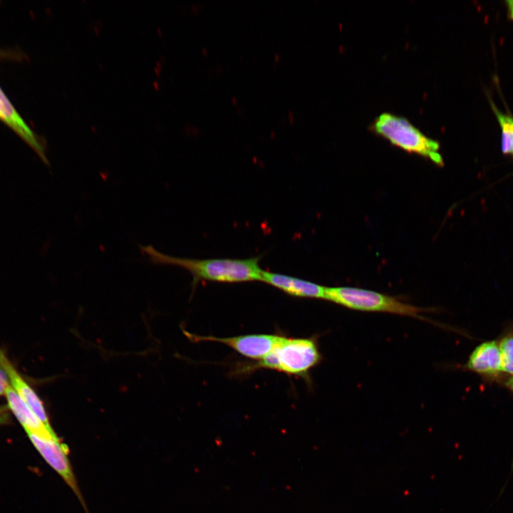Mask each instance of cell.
Masks as SVG:
<instances>
[{"instance_id":"cell-1","label":"cell","mask_w":513,"mask_h":513,"mask_svg":"<svg viewBox=\"0 0 513 513\" xmlns=\"http://www.w3.org/2000/svg\"><path fill=\"white\" fill-rule=\"evenodd\" d=\"M149 261L157 265L182 267L192 275L193 288L200 281L239 283L261 281L263 270L259 266L261 256L248 259H197L176 257L157 251L151 245L139 246Z\"/></svg>"},{"instance_id":"cell-2","label":"cell","mask_w":513,"mask_h":513,"mask_svg":"<svg viewBox=\"0 0 513 513\" xmlns=\"http://www.w3.org/2000/svg\"><path fill=\"white\" fill-rule=\"evenodd\" d=\"M326 300L349 309L412 317L442 326L423 316V313L434 312L435 309L416 306L398 297L372 290L349 286L326 287Z\"/></svg>"},{"instance_id":"cell-3","label":"cell","mask_w":513,"mask_h":513,"mask_svg":"<svg viewBox=\"0 0 513 513\" xmlns=\"http://www.w3.org/2000/svg\"><path fill=\"white\" fill-rule=\"evenodd\" d=\"M321 361L322 356L315 338L282 336L271 351L242 370L267 368L289 375L306 376Z\"/></svg>"},{"instance_id":"cell-4","label":"cell","mask_w":513,"mask_h":513,"mask_svg":"<svg viewBox=\"0 0 513 513\" xmlns=\"http://www.w3.org/2000/svg\"><path fill=\"white\" fill-rule=\"evenodd\" d=\"M373 128L393 145L426 157L437 165H443L439 142L427 137L407 119L383 113L376 118Z\"/></svg>"},{"instance_id":"cell-5","label":"cell","mask_w":513,"mask_h":513,"mask_svg":"<svg viewBox=\"0 0 513 513\" xmlns=\"http://www.w3.org/2000/svg\"><path fill=\"white\" fill-rule=\"evenodd\" d=\"M196 341H214L232 348L240 355L250 359L261 360L279 343L282 336L273 334H249L232 337L213 336H199L187 333Z\"/></svg>"},{"instance_id":"cell-6","label":"cell","mask_w":513,"mask_h":513,"mask_svg":"<svg viewBox=\"0 0 513 513\" xmlns=\"http://www.w3.org/2000/svg\"><path fill=\"white\" fill-rule=\"evenodd\" d=\"M31 441L50 466L58 473L72 489L85 507L68 459V447L57 438H44L26 432Z\"/></svg>"},{"instance_id":"cell-7","label":"cell","mask_w":513,"mask_h":513,"mask_svg":"<svg viewBox=\"0 0 513 513\" xmlns=\"http://www.w3.org/2000/svg\"><path fill=\"white\" fill-rule=\"evenodd\" d=\"M0 120L27 143L46 165H49L44 143L19 114L1 88Z\"/></svg>"},{"instance_id":"cell-8","label":"cell","mask_w":513,"mask_h":513,"mask_svg":"<svg viewBox=\"0 0 513 513\" xmlns=\"http://www.w3.org/2000/svg\"><path fill=\"white\" fill-rule=\"evenodd\" d=\"M261 281L291 296L326 300V287L309 281L263 270Z\"/></svg>"},{"instance_id":"cell-9","label":"cell","mask_w":513,"mask_h":513,"mask_svg":"<svg viewBox=\"0 0 513 513\" xmlns=\"http://www.w3.org/2000/svg\"><path fill=\"white\" fill-rule=\"evenodd\" d=\"M4 394L6 396L9 408L26 432H31L44 438L58 437L53 429L48 428L31 408L18 395L10 383Z\"/></svg>"},{"instance_id":"cell-10","label":"cell","mask_w":513,"mask_h":513,"mask_svg":"<svg viewBox=\"0 0 513 513\" xmlns=\"http://www.w3.org/2000/svg\"><path fill=\"white\" fill-rule=\"evenodd\" d=\"M0 365L6 373L9 383L18 395L31 408L48 428L52 429L40 398L21 378L1 351Z\"/></svg>"},{"instance_id":"cell-11","label":"cell","mask_w":513,"mask_h":513,"mask_svg":"<svg viewBox=\"0 0 513 513\" xmlns=\"http://www.w3.org/2000/svg\"><path fill=\"white\" fill-rule=\"evenodd\" d=\"M465 367L480 374H497L502 370L499 346L494 341L480 344L472 352Z\"/></svg>"},{"instance_id":"cell-12","label":"cell","mask_w":513,"mask_h":513,"mask_svg":"<svg viewBox=\"0 0 513 513\" xmlns=\"http://www.w3.org/2000/svg\"><path fill=\"white\" fill-rule=\"evenodd\" d=\"M489 101L502 130L501 142L503 144L511 143L513 155V117L499 110L491 99L489 98Z\"/></svg>"},{"instance_id":"cell-13","label":"cell","mask_w":513,"mask_h":513,"mask_svg":"<svg viewBox=\"0 0 513 513\" xmlns=\"http://www.w3.org/2000/svg\"><path fill=\"white\" fill-rule=\"evenodd\" d=\"M502 370L513 375V335L504 338L499 344Z\"/></svg>"},{"instance_id":"cell-14","label":"cell","mask_w":513,"mask_h":513,"mask_svg":"<svg viewBox=\"0 0 513 513\" xmlns=\"http://www.w3.org/2000/svg\"><path fill=\"white\" fill-rule=\"evenodd\" d=\"M9 385V380L7 374L0 365V395L5 393Z\"/></svg>"},{"instance_id":"cell-15","label":"cell","mask_w":513,"mask_h":513,"mask_svg":"<svg viewBox=\"0 0 513 513\" xmlns=\"http://www.w3.org/2000/svg\"><path fill=\"white\" fill-rule=\"evenodd\" d=\"M8 409L9 407L5 405L0 406V425L8 421L9 418Z\"/></svg>"},{"instance_id":"cell-16","label":"cell","mask_w":513,"mask_h":513,"mask_svg":"<svg viewBox=\"0 0 513 513\" xmlns=\"http://www.w3.org/2000/svg\"><path fill=\"white\" fill-rule=\"evenodd\" d=\"M507 8L508 16L513 20V0L505 1Z\"/></svg>"},{"instance_id":"cell-17","label":"cell","mask_w":513,"mask_h":513,"mask_svg":"<svg viewBox=\"0 0 513 513\" xmlns=\"http://www.w3.org/2000/svg\"><path fill=\"white\" fill-rule=\"evenodd\" d=\"M507 385L513 391V376L507 381Z\"/></svg>"}]
</instances>
